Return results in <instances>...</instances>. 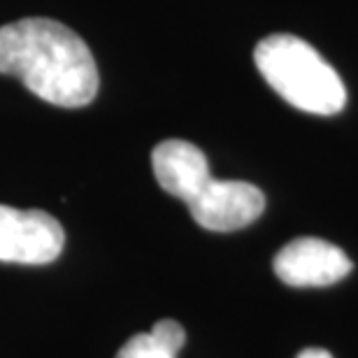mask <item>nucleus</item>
<instances>
[{"label":"nucleus","mask_w":358,"mask_h":358,"mask_svg":"<svg viewBox=\"0 0 358 358\" xmlns=\"http://www.w3.org/2000/svg\"><path fill=\"white\" fill-rule=\"evenodd\" d=\"M0 75H10L56 107L93 103L100 80L91 49L73 28L28 17L0 28Z\"/></svg>","instance_id":"obj_1"},{"label":"nucleus","mask_w":358,"mask_h":358,"mask_svg":"<svg viewBox=\"0 0 358 358\" xmlns=\"http://www.w3.org/2000/svg\"><path fill=\"white\" fill-rule=\"evenodd\" d=\"M254 61L263 80L296 110L321 117L345 110V82L303 38L289 33L268 35L256 45Z\"/></svg>","instance_id":"obj_2"},{"label":"nucleus","mask_w":358,"mask_h":358,"mask_svg":"<svg viewBox=\"0 0 358 358\" xmlns=\"http://www.w3.org/2000/svg\"><path fill=\"white\" fill-rule=\"evenodd\" d=\"M66 245L63 226L42 210H17L0 205V261L45 266L61 256Z\"/></svg>","instance_id":"obj_3"},{"label":"nucleus","mask_w":358,"mask_h":358,"mask_svg":"<svg viewBox=\"0 0 358 358\" xmlns=\"http://www.w3.org/2000/svg\"><path fill=\"white\" fill-rule=\"evenodd\" d=\"M186 205L193 221L205 231L231 233L261 217L266 210V196L249 182L212 177Z\"/></svg>","instance_id":"obj_4"},{"label":"nucleus","mask_w":358,"mask_h":358,"mask_svg":"<svg viewBox=\"0 0 358 358\" xmlns=\"http://www.w3.org/2000/svg\"><path fill=\"white\" fill-rule=\"evenodd\" d=\"M354 263L340 247L319 238H298L275 256V275L289 286H331L352 272Z\"/></svg>","instance_id":"obj_5"},{"label":"nucleus","mask_w":358,"mask_h":358,"mask_svg":"<svg viewBox=\"0 0 358 358\" xmlns=\"http://www.w3.org/2000/svg\"><path fill=\"white\" fill-rule=\"evenodd\" d=\"M152 166L161 189L184 203H189L212 179L205 154L186 140H166L156 145Z\"/></svg>","instance_id":"obj_6"},{"label":"nucleus","mask_w":358,"mask_h":358,"mask_svg":"<svg viewBox=\"0 0 358 358\" xmlns=\"http://www.w3.org/2000/svg\"><path fill=\"white\" fill-rule=\"evenodd\" d=\"M117 358H177V352L163 345L152 333H138L119 349Z\"/></svg>","instance_id":"obj_7"},{"label":"nucleus","mask_w":358,"mask_h":358,"mask_svg":"<svg viewBox=\"0 0 358 358\" xmlns=\"http://www.w3.org/2000/svg\"><path fill=\"white\" fill-rule=\"evenodd\" d=\"M149 333H152L154 338H159L163 345H168L177 354H179V349H182L184 342H186V331L177 324L175 319H161Z\"/></svg>","instance_id":"obj_8"},{"label":"nucleus","mask_w":358,"mask_h":358,"mask_svg":"<svg viewBox=\"0 0 358 358\" xmlns=\"http://www.w3.org/2000/svg\"><path fill=\"white\" fill-rule=\"evenodd\" d=\"M296 358H333V356L328 354L326 349H305V352H300Z\"/></svg>","instance_id":"obj_9"}]
</instances>
